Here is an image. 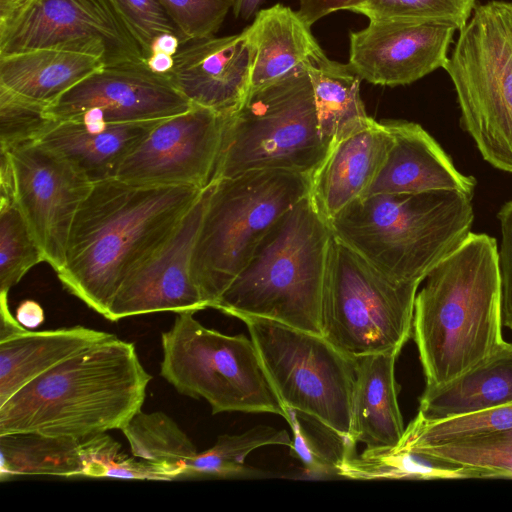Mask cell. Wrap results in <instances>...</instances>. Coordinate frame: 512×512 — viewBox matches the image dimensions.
Returning a JSON list of instances; mask_svg holds the SVG:
<instances>
[{
	"label": "cell",
	"instance_id": "obj_1",
	"mask_svg": "<svg viewBox=\"0 0 512 512\" xmlns=\"http://www.w3.org/2000/svg\"><path fill=\"white\" fill-rule=\"evenodd\" d=\"M204 189L102 180L80 205L57 276L106 316L125 279L169 237Z\"/></svg>",
	"mask_w": 512,
	"mask_h": 512
},
{
	"label": "cell",
	"instance_id": "obj_2",
	"mask_svg": "<svg viewBox=\"0 0 512 512\" xmlns=\"http://www.w3.org/2000/svg\"><path fill=\"white\" fill-rule=\"evenodd\" d=\"M425 279L415 298L413 338L426 387H436L471 370L506 342L496 240L471 232Z\"/></svg>",
	"mask_w": 512,
	"mask_h": 512
},
{
	"label": "cell",
	"instance_id": "obj_3",
	"mask_svg": "<svg viewBox=\"0 0 512 512\" xmlns=\"http://www.w3.org/2000/svg\"><path fill=\"white\" fill-rule=\"evenodd\" d=\"M152 376L133 343L116 336L71 356L0 405V435L83 438L122 430L141 410Z\"/></svg>",
	"mask_w": 512,
	"mask_h": 512
},
{
	"label": "cell",
	"instance_id": "obj_4",
	"mask_svg": "<svg viewBox=\"0 0 512 512\" xmlns=\"http://www.w3.org/2000/svg\"><path fill=\"white\" fill-rule=\"evenodd\" d=\"M332 238L330 223L306 195L264 235L213 308L242 321L266 319L322 335Z\"/></svg>",
	"mask_w": 512,
	"mask_h": 512
},
{
	"label": "cell",
	"instance_id": "obj_5",
	"mask_svg": "<svg viewBox=\"0 0 512 512\" xmlns=\"http://www.w3.org/2000/svg\"><path fill=\"white\" fill-rule=\"evenodd\" d=\"M471 199L458 190L371 195L329 223L338 240L384 275L420 284L471 233Z\"/></svg>",
	"mask_w": 512,
	"mask_h": 512
},
{
	"label": "cell",
	"instance_id": "obj_6",
	"mask_svg": "<svg viewBox=\"0 0 512 512\" xmlns=\"http://www.w3.org/2000/svg\"><path fill=\"white\" fill-rule=\"evenodd\" d=\"M327 151L304 65L251 90L239 109L228 116L212 181L254 171L309 176Z\"/></svg>",
	"mask_w": 512,
	"mask_h": 512
},
{
	"label": "cell",
	"instance_id": "obj_7",
	"mask_svg": "<svg viewBox=\"0 0 512 512\" xmlns=\"http://www.w3.org/2000/svg\"><path fill=\"white\" fill-rule=\"evenodd\" d=\"M212 182L192 259L195 282L211 308L270 228L309 194L308 176L288 171H254Z\"/></svg>",
	"mask_w": 512,
	"mask_h": 512
},
{
	"label": "cell",
	"instance_id": "obj_8",
	"mask_svg": "<svg viewBox=\"0 0 512 512\" xmlns=\"http://www.w3.org/2000/svg\"><path fill=\"white\" fill-rule=\"evenodd\" d=\"M458 32L444 70L460 124L488 163L512 173V2L476 6Z\"/></svg>",
	"mask_w": 512,
	"mask_h": 512
},
{
	"label": "cell",
	"instance_id": "obj_9",
	"mask_svg": "<svg viewBox=\"0 0 512 512\" xmlns=\"http://www.w3.org/2000/svg\"><path fill=\"white\" fill-rule=\"evenodd\" d=\"M194 311L177 313L161 334V376L185 396L204 399L212 414L272 413L285 409L252 339L203 326Z\"/></svg>",
	"mask_w": 512,
	"mask_h": 512
},
{
	"label": "cell",
	"instance_id": "obj_10",
	"mask_svg": "<svg viewBox=\"0 0 512 512\" xmlns=\"http://www.w3.org/2000/svg\"><path fill=\"white\" fill-rule=\"evenodd\" d=\"M418 287L387 277L333 235L322 299V335L355 359L399 354L413 332Z\"/></svg>",
	"mask_w": 512,
	"mask_h": 512
},
{
	"label": "cell",
	"instance_id": "obj_11",
	"mask_svg": "<svg viewBox=\"0 0 512 512\" xmlns=\"http://www.w3.org/2000/svg\"><path fill=\"white\" fill-rule=\"evenodd\" d=\"M282 405L336 435L351 437L356 359L324 336L259 318L243 320Z\"/></svg>",
	"mask_w": 512,
	"mask_h": 512
},
{
	"label": "cell",
	"instance_id": "obj_12",
	"mask_svg": "<svg viewBox=\"0 0 512 512\" xmlns=\"http://www.w3.org/2000/svg\"><path fill=\"white\" fill-rule=\"evenodd\" d=\"M46 48L92 55L104 67L146 62L111 0H38L0 30V56Z\"/></svg>",
	"mask_w": 512,
	"mask_h": 512
},
{
	"label": "cell",
	"instance_id": "obj_13",
	"mask_svg": "<svg viewBox=\"0 0 512 512\" xmlns=\"http://www.w3.org/2000/svg\"><path fill=\"white\" fill-rule=\"evenodd\" d=\"M227 118L192 105L160 120L127 156L115 178L205 189L212 181Z\"/></svg>",
	"mask_w": 512,
	"mask_h": 512
},
{
	"label": "cell",
	"instance_id": "obj_14",
	"mask_svg": "<svg viewBox=\"0 0 512 512\" xmlns=\"http://www.w3.org/2000/svg\"><path fill=\"white\" fill-rule=\"evenodd\" d=\"M16 202L57 273L65 263L74 217L89 194V179L68 159L37 142L11 152Z\"/></svg>",
	"mask_w": 512,
	"mask_h": 512
},
{
	"label": "cell",
	"instance_id": "obj_15",
	"mask_svg": "<svg viewBox=\"0 0 512 512\" xmlns=\"http://www.w3.org/2000/svg\"><path fill=\"white\" fill-rule=\"evenodd\" d=\"M192 107L166 74L146 62L106 66L79 82L48 107L56 121L134 123L157 121Z\"/></svg>",
	"mask_w": 512,
	"mask_h": 512
},
{
	"label": "cell",
	"instance_id": "obj_16",
	"mask_svg": "<svg viewBox=\"0 0 512 512\" xmlns=\"http://www.w3.org/2000/svg\"><path fill=\"white\" fill-rule=\"evenodd\" d=\"M213 188L211 182L164 243L125 279L105 316L110 321L157 312L208 308L195 282V243Z\"/></svg>",
	"mask_w": 512,
	"mask_h": 512
},
{
	"label": "cell",
	"instance_id": "obj_17",
	"mask_svg": "<svg viewBox=\"0 0 512 512\" xmlns=\"http://www.w3.org/2000/svg\"><path fill=\"white\" fill-rule=\"evenodd\" d=\"M455 27L369 21L349 36V64L361 80L382 86L411 84L445 67Z\"/></svg>",
	"mask_w": 512,
	"mask_h": 512
},
{
	"label": "cell",
	"instance_id": "obj_18",
	"mask_svg": "<svg viewBox=\"0 0 512 512\" xmlns=\"http://www.w3.org/2000/svg\"><path fill=\"white\" fill-rule=\"evenodd\" d=\"M253 49L244 31L180 45L166 74L191 105L230 116L251 86Z\"/></svg>",
	"mask_w": 512,
	"mask_h": 512
},
{
	"label": "cell",
	"instance_id": "obj_19",
	"mask_svg": "<svg viewBox=\"0 0 512 512\" xmlns=\"http://www.w3.org/2000/svg\"><path fill=\"white\" fill-rule=\"evenodd\" d=\"M391 144L392 136L383 121L373 120L366 128L329 147L308 176L309 196L328 222L366 195Z\"/></svg>",
	"mask_w": 512,
	"mask_h": 512
},
{
	"label": "cell",
	"instance_id": "obj_20",
	"mask_svg": "<svg viewBox=\"0 0 512 512\" xmlns=\"http://www.w3.org/2000/svg\"><path fill=\"white\" fill-rule=\"evenodd\" d=\"M392 144L366 196L458 190L470 196L476 181L460 173L439 144L417 123L384 120Z\"/></svg>",
	"mask_w": 512,
	"mask_h": 512
},
{
	"label": "cell",
	"instance_id": "obj_21",
	"mask_svg": "<svg viewBox=\"0 0 512 512\" xmlns=\"http://www.w3.org/2000/svg\"><path fill=\"white\" fill-rule=\"evenodd\" d=\"M163 120V119H162ZM57 121L39 143L58 152L91 183L115 178L127 156L159 122Z\"/></svg>",
	"mask_w": 512,
	"mask_h": 512
},
{
	"label": "cell",
	"instance_id": "obj_22",
	"mask_svg": "<svg viewBox=\"0 0 512 512\" xmlns=\"http://www.w3.org/2000/svg\"><path fill=\"white\" fill-rule=\"evenodd\" d=\"M397 356L382 353L356 358L351 437L354 444L363 443L368 450H393L405 432L395 379Z\"/></svg>",
	"mask_w": 512,
	"mask_h": 512
},
{
	"label": "cell",
	"instance_id": "obj_23",
	"mask_svg": "<svg viewBox=\"0 0 512 512\" xmlns=\"http://www.w3.org/2000/svg\"><path fill=\"white\" fill-rule=\"evenodd\" d=\"M115 336L83 326L26 330L0 341V405L41 374Z\"/></svg>",
	"mask_w": 512,
	"mask_h": 512
},
{
	"label": "cell",
	"instance_id": "obj_24",
	"mask_svg": "<svg viewBox=\"0 0 512 512\" xmlns=\"http://www.w3.org/2000/svg\"><path fill=\"white\" fill-rule=\"evenodd\" d=\"M310 27L297 11L280 3L255 14L252 24L243 30L253 49L250 91L306 64L320 47Z\"/></svg>",
	"mask_w": 512,
	"mask_h": 512
},
{
	"label": "cell",
	"instance_id": "obj_25",
	"mask_svg": "<svg viewBox=\"0 0 512 512\" xmlns=\"http://www.w3.org/2000/svg\"><path fill=\"white\" fill-rule=\"evenodd\" d=\"M104 67L98 57L60 49H36L0 56V87L50 106Z\"/></svg>",
	"mask_w": 512,
	"mask_h": 512
},
{
	"label": "cell",
	"instance_id": "obj_26",
	"mask_svg": "<svg viewBox=\"0 0 512 512\" xmlns=\"http://www.w3.org/2000/svg\"><path fill=\"white\" fill-rule=\"evenodd\" d=\"M512 402V343L458 378L436 387H426L418 415L441 420Z\"/></svg>",
	"mask_w": 512,
	"mask_h": 512
},
{
	"label": "cell",
	"instance_id": "obj_27",
	"mask_svg": "<svg viewBox=\"0 0 512 512\" xmlns=\"http://www.w3.org/2000/svg\"><path fill=\"white\" fill-rule=\"evenodd\" d=\"M305 65L312 84L319 134L328 149L373 122L361 99V78L349 63L329 59L319 47Z\"/></svg>",
	"mask_w": 512,
	"mask_h": 512
},
{
	"label": "cell",
	"instance_id": "obj_28",
	"mask_svg": "<svg viewBox=\"0 0 512 512\" xmlns=\"http://www.w3.org/2000/svg\"><path fill=\"white\" fill-rule=\"evenodd\" d=\"M0 456L1 481L20 475L83 476L82 438L0 435Z\"/></svg>",
	"mask_w": 512,
	"mask_h": 512
},
{
	"label": "cell",
	"instance_id": "obj_29",
	"mask_svg": "<svg viewBox=\"0 0 512 512\" xmlns=\"http://www.w3.org/2000/svg\"><path fill=\"white\" fill-rule=\"evenodd\" d=\"M460 478H512V428L410 450Z\"/></svg>",
	"mask_w": 512,
	"mask_h": 512
},
{
	"label": "cell",
	"instance_id": "obj_30",
	"mask_svg": "<svg viewBox=\"0 0 512 512\" xmlns=\"http://www.w3.org/2000/svg\"><path fill=\"white\" fill-rule=\"evenodd\" d=\"M132 456L170 471L184 480L197 448L178 424L163 412H137L122 429Z\"/></svg>",
	"mask_w": 512,
	"mask_h": 512
},
{
	"label": "cell",
	"instance_id": "obj_31",
	"mask_svg": "<svg viewBox=\"0 0 512 512\" xmlns=\"http://www.w3.org/2000/svg\"><path fill=\"white\" fill-rule=\"evenodd\" d=\"M281 445L290 447L287 431L257 425L240 434H224L209 449L198 452L191 461L184 479L247 478L261 473L246 466L247 456L257 448Z\"/></svg>",
	"mask_w": 512,
	"mask_h": 512
},
{
	"label": "cell",
	"instance_id": "obj_32",
	"mask_svg": "<svg viewBox=\"0 0 512 512\" xmlns=\"http://www.w3.org/2000/svg\"><path fill=\"white\" fill-rule=\"evenodd\" d=\"M509 428H512V402L441 420H426L417 414L393 450L410 451Z\"/></svg>",
	"mask_w": 512,
	"mask_h": 512
},
{
	"label": "cell",
	"instance_id": "obj_33",
	"mask_svg": "<svg viewBox=\"0 0 512 512\" xmlns=\"http://www.w3.org/2000/svg\"><path fill=\"white\" fill-rule=\"evenodd\" d=\"M338 476L359 480L460 478L456 470L436 465L411 451L368 449L360 455L343 454Z\"/></svg>",
	"mask_w": 512,
	"mask_h": 512
},
{
	"label": "cell",
	"instance_id": "obj_34",
	"mask_svg": "<svg viewBox=\"0 0 512 512\" xmlns=\"http://www.w3.org/2000/svg\"><path fill=\"white\" fill-rule=\"evenodd\" d=\"M45 261L15 195H0V294L8 295L23 276Z\"/></svg>",
	"mask_w": 512,
	"mask_h": 512
},
{
	"label": "cell",
	"instance_id": "obj_35",
	"mask_svg": "<svg viewBox=\"0 0 512 512\" xmlns=\"http://www.w3.org/2000/svg\"><path fill=\"white\" fill-rule=\"evenodd\" d=\"M475 7L476 0H363L352 12L366 16L369 21L435 23L459 31Z\"/></svg>",
	"mask_w": 512,
	"mask_h": 512
},
{
	"label": "cell",
	"instance_id": "obj_36",
	"mask_svg": "<svg viewBox=\"0 0 512 512\" xmlns=\"http://www.w3.org/2000/svg\"><path fill=\"white\" fill-rule=\"evenodd\" d=\"M83 476L135 480H174L167 469L123 453L121 445L105 433L82 438Z\"/></svg>",
	"mask_w": 512,
	"mask_h": 512
},
{
	"label": "cell",
	"instance_id": "obj_37",
	"mask_svg": "<svg viewBox=\"0 0 512 512\" xmlns=\"http://www.w3.org/2000/svg\"><path fill=\"white\" fill-rule=\"evenodd\" d=\"M48 107L0 87V152L39 142L57 122Z\"/></svg>",
	"mask_w": 512,
	"mask_h": 512
},
{
	"label": "cell",
	"instance_id": "obj_38",
	"mask_svg": "<svg viewBox=\"0 0 512 512\" xmlns=\"http://www.w3.org/2000/svg\"><path fill=\"white\" fill-rule=\"evenodd\" d=\"M114 8L147 60L164 35L182 37L159 0H111Z\"/></svg>",
	"mask_w": 512,
	"mask_h": 512
},
{
	"label": "cell",
	"instance_id": "obj_39",
	"mask_svg": "<svg viewBox=\"0 0 512 512\" xmlns=\"http://www.w3.org/2000/svg\"><path fill=\"white\" fill-rule=\"evenodd\" d=\"M178 29L183 44L213 37L222 26L234 0H159Z\"/></svg>",
	"mask_w": 512,
	"mask_h": 512
},
{
	"label": "cell",
	"instance_id": "obj_40",
	"mask_svg": "<svg viewBox=\"0 0 512 512\" xmlns=\"http://www.w3.org/2000/svg\"><path fill=\"white\" fill-rule=\"evenodd\" d=\"M284 409V419L292 431L289 447L291 454L302 463L306 472L313 476H338V463L341 457L331 454L313 434L306 430L294 409L288 407Z\"/></svg>",
	"mask_w": 512,
	"mask_h": 512
},
{
	"label": "cell",
	"instance_id": "obj_41",
	"mask_svg": "<svg viewBox=\"0 0 512 512\" xmlns=\"http://www.w3.org/2000/svg\"><path fill=\"white\" fill-rule=\"evenodd\" d=\"M501 227L498 251L501 280V309L503 326L512 330V199L497 214Z\"/></svg>",
	"mask_w": 512,
	"mask_h": 512
},
{
	"label": "cell",
	"instance_id": "obj_42",
	"mask_svg": "<svg viewBox=\"0 0 512 512\" xmlns=\"http://www.w3.org/2000/svg\"><path fill=\"white\" fill-rule=\"evenodd\" d=\"M363 0H298L302 20L312 26L319 19L339 10L352 11Z\"/></svg>",
	"mask_w": 512,
	"mask_h": 512
},
{
	"label": "cell",
	"instance_id": "obj_43",
	"mask_svg": "<svg viewBox=\"0 0 512 512\" xmlns=\"http://www.w3.org/2000/svg\"><path fill=\"white\" fill-rule=\"evenodd\" d=\"M17 321L27 329H34L44 321V310L34 300L22 301L16 309Z\"/></svg>",
	"mask_w": 512,
	"mask_h": 512
},
{
	"label": "cell",
	"instance_id": "obj_44",
	"mask_svg": "<svg viewBox=\"0 0 512 512\" xmlns=\"http://www.w3.org/2000/svg\"><path fill=\"white\" fill-rule=\"evenodd\" d=\"M28 330L23 327L10 312L8 295L0 294V341Z\"/></svg>",
	"mask_w": 512,
	"mask_h": 512
},
{
	"label": "cell",
	"instance_id": "obj_45",
	"mask_svg": "<svg viewBox=\"0 0 512 512\" xmlns=\"http://www.w3.org/2000/svg\"><path fill=\"white\" fill-rule=\"evenodd\" d=\"M38 0H0V30L23 15Z\"/></svg>",
	"mask_w": 512,
	"mask_h": 512
},
{
	"label": "cell",
	"instance_id": "obj_46",
	"mask_svg": "<svg viewBox=\"0 0 512 512\" xmlns=\"http://www.w3.org/2000/svg\"><path fill=\"white\" fill-rule=\"evenodd\" d=\"M265 0H234L233 14L236 18L249 20L259 11Z\"/></svg>",
	"mask_w": 512,
	"mask_h": 512
},
{
	"label": "cell",
	"instance_id": "obj_47",
	"mask_svg": "<svg viewBox=\"0 0 512 512\" xmlns=\"http://www.w3.org/2000/svg\"><path fill=\"white\" fill-rule=\"evenodd\" d=\"M149 68L159 74H167L173 65V56L155 52L147 60Z\"/></svg>",
	"mask_w": 512,
	"mask_h": 512
}]
</instances>
